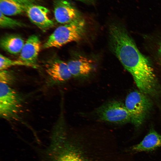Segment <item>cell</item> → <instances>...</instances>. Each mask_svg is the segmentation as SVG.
<instances>
[{
    "mask_svg": "<svg viewBox=\"0 0 161 161\" xmlns=\"http://www.w3.org/2000/svg\"><path fill=\"white\" fill-rule=\"evenodd\" d=\"M48 161H124L112 138L71 133L64 125L53 129Z\"/></svg>",
    "mask_w": 161,
    "mask_h": 161,
    "instance_id": "1",
    "label": "cell"
},
{
    "mask_svg": "<svg viewBox=\"0 0 161 161\" xmlns=\"http://www.w3.org/2000/svg\"><path fill=\"white\" fill-rule=\"evenodd\" d=\"M109 35L112 51L131 74L139 90L148 96L160 94L161 88L150 61L140 51L126 29L112 24Z\"/></svg>",
    "mask_w": 161,
    "mask_h": 161,
    "instance_id": "2",
    "label": "cell"
},
{
    "mask_svg": "<svg viewBox=\"0 0 161 161\" xmlns=\"http://www.w3.org/2000/svg\"><path fill=\"white\" fill-rule=\"evenodd\" d=\"M85 25L84 20L81 17L58 27L49 37L43 48L60 47L69 43L80 40L84 34Z\"/></svg>",
    "mask_w": 161,
    "mask_h": 161,
    "instance_id": "3",
    "label": "cell"
},
{
    "mask_svg": "<svg viewBox=\"0 0 161 161\" xmlns=\"http://www.w3.org/2000/svg\"><path fill=\"white\" fill-rule=\"evenodd\" d=\"M97 121L114 124H123L131 121L130 114L125 104L111 100L102 104L91 113Z\"/></svg>",
    "mask_w": 161,
    "mask_h": 161,
    "instance_id": "4",
    "label": "cell"
},
{
    "mask_svg": "<svg viewBox=\"0 0 161 161\" xmlns=\"http://www.w3.org/2000/svg\"><path fill=\"white\" fill-rule=\"evenodd\" d=\"M125 105L130 114L131 122L138 128L145 121L152 104L148 95L139 90L128 94Z\"/></svg>",
    "mask_w": 161,
    "mask_h": 161,
    "instance_id": "5",
    "label": "cell"
},
{
    "mask_svg": "<svg viewBox=\"0 0 161 161\" xmlns=\"http://www.w3.org/2000/svg\"><path fill=\"white\" fill-rule=\"evenodd\" d=\"M21 95L10 85L0 83V116L7 120L18 118L23 106Z\"/></svg>",
    "mask_w": 161,
    "mask_h": 161,
    "instance_id": "6",
    "label": "cell"
},
{
    "mask_svg": "<svg viewBox=\"0 0 161 161\" xmlns=\"http://www.w3.org/2000/svg\"><path fill=\"white\" fill-rule=\"evenodd\" d=\"M25 12L30 21L43 31L54 25L49 16V10L45 7L33 3L25 4Z\"/></svg>",
    "mask_w": 161,
    "mask_h": 161,
    "instance_id": "7",
    "label": "cell"
},
{
    "mask_svg": "<svg viewBox=\"0 0 161 161\" xmlns=\"http://www.w3.org/2000/svg\"><path fill=\"white\" fill-rule=\"evenodd\" d=\"M54 14L58 23L65 24L81 18L77 9L66 0H57L54 4Z\"/></svg>",
    "mask_w": 161,
    "mask_h": 161,
    "instance_id": "8",
    "label": "cell"
},
{
    "mask_svg": "<svg viewBox=\"0 0 161 161\" xmlns=\"http://www.w3.org/2000/svg\"><path fill=\"white\" fill-rule=\"evenodd\" d=\"M41 47L39 37L35 35L30 36L23 46L18 60L28 64L30 67H36V62Z\"/></svg>",
    "mask_w": 161,
    "mask_h": 161,
    "instance_id": "9",
    "label": "cell"
},
{
    "mask_svg": "<svg viewBox=\"0 0 161 161\" xmlns=\"http://www.w3.org/2000/svg\"><path fill=\"white\" fill-rule=\"evenodd\" d=\"M161 147V135L151 128L140 143L128 148L125 152L133 154L151 152Z\"/></svg>",
    "mask_w": 161,
    "mask_h": 161,
    "instance_id": "10",
    "label": "cell"
},
{
    "mask_svg": "<svg viewBox=\"0 0 161 161\" xmlns=\"http://www.w3.org/2000/svg\"><path fill=\"white\" fill-rule=\"evenodd\" d=\"M46 66L47 73L55 81L64 82L69 80L72 76L67 63L62 61L55 59Z\"/></svg>",
    "mask_w": 161,
    "mask_h": 161,
    "instance_id": "11",
    "label": "cell"
},
{
    "mask_svg": "<svg viewBox=\"0 0 161 161\" xmlns=\"http://www.w3.org/2000/svg\"><path fill=\"white\" fill-rule=\"evenodd\" d=\"M67 63L72 76L76 77H84L88 76L93 68L92 61L82 56L72 59Z\"/></svg>",
    "mask_w": 161,
    "mask_h": 161,
    "instance_id": "12",
    "label": "cell"
},
{
    "mask_svg": "<svg viewBox=\"0 0 161 161\" xmlns=\"http://www.w3.org/2000/svg\"><path fill=\"white\" fill-rule=\"evenodd\" d=\"M25 43L23 39L19 35L11 34L5 35L0 40L1 48L13 55L20 53Z\"/></svg>",
    "mask_w": 161,
    "mask_h": 161,
    "instance_id": "13",
    "label": "cell"
},
{
    "mask_svg": "<svg viewBox=\"0 0 161 161\" xmlns=\"http://www.w3.org/2000/svg\"><path fill=\"white\" fill-rule=\"evenodd\" d=\"M0 12L7 16L21 14L25 12V4L18 0H0Z\"/></svg>",
    "mask_w": 161,
    "mask_h": 161,
    "instance_id": "14",
    "label": "cell"
},
{
    "mask_svg": "<svg viewBox=\"0 0 161 161\" xmlns=\"http://www.w3.org/2000/svg\"><path fill=\"white\" fill-rule=\"evenodd\" d=\"M24 26L16 20L7 17L0 12V27L2 28H14Z\"/></svg>",
    "mask_w": 161,
    "mask_h": 161,
    "instance_id": "15",
    "label": "cell"
},
{
    "mask_svg": "<svg viewBox=\"0 0 161 161\" xmlns=\"http://www.w3.org/2000/svg\"><path fill=\"white\" fill-rule=\"evenodd\" d=\"M25 66L30 67L28 64L21 61L12 60L1 54L0 55V70H6L8 68L15 66Z\"/></svg>",
    "mask_w": 161,
    "mask_h": 161,
    "instance_id": "16",
    "label": "cell"
},
{
    "mask_svg": "<svg viewBox=\"0 0 161 161\" xmlns=\"http://www.w3.org/2000/svg\"><path fill=\"white\" fill-rule=\"evenodd\" d=\"M15 80L14 75L6 70H0V82L10 85L13 84Z\"/></svg>",
    "mask_w": 161,
    "mask_h": 161,
    "instance_id": "17",
    "label": "cell"
},
{
    "mask_svg": "<svg viewBox=\"0 0 161 161\" xmlns=\"http://www.w3.org/2000/svg\"><path fill=\"white\" fill-rule=\"evenodd\" d=\"M24 4H32L38 0H18Z\"/></svg>",
    "mask_w": 161,
    "mask_h": 161,
    "instance_id": "18",
    "label": "cell"
},
{
    "mask_svg": "<svg viewBox=\"0 0 161 161\" xmlns=\"http://www.w3.org/2000/svg\"><path fill=\"white\" fill-rule=\"evenodd\" d=\"M158 53L161 59V41L159 44L158 49Z\"/></svg>",
    "mask_w": 161,
    "mask_h": 161,
    "instance_id": "19",
    "label": "cell"
},
{
    "mask_svg": "<svg viewBox=\"0 0 161 161\" xmlns=\"http://www.w3.org/2000/svg\"><path fill=\"white\" fill-rule=\"evenodd\" d=\"M78 0V1H84L86 0Z\"/></svg>",
    "mask_w": 161,
    "mask_h": 161,
    "instance_id": "20",
    "label": "cell"
}]
</instances>
